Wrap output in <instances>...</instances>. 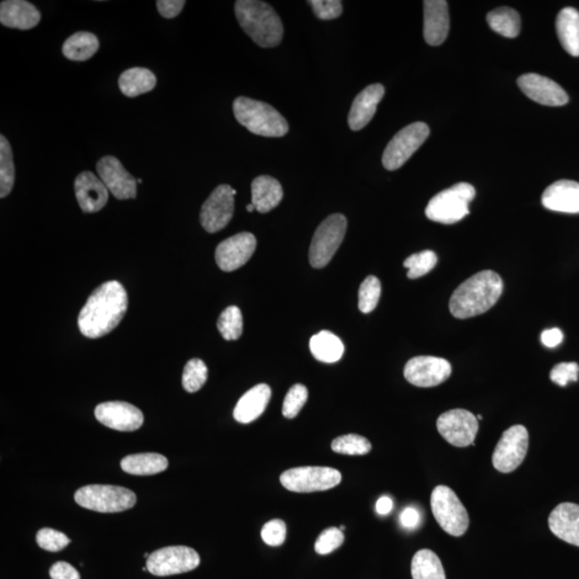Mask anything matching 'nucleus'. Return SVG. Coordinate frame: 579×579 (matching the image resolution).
<instances>
[{
	"label": "nucleus",
	"mask_w": 579,
	"mask_h": 579,
	"mask_svg": "<svg viewBox=\"0 0 579 579\" xmlns=\"http://www.w3.org/2000/svg\"><path fill=\"white\" fill-rule=\"evenodd\" d=\"M128 296L118 281H109L94 291L79 316V331L87 338H100L113 331L126 315Z\"/></svg>",
	"instance_id": "obj_1"
},
{
	"label": "nucleus",
	"mask_w": 579,
	"mask_h": 579,
	"mask_svg": "<svg viewBox=\"0 0 579 579\" xmlns=\"http://www.w3.org/2000/svg\"><path fill=\"white\" fill-rule=\"evenodd\" d=\"M503 292V281L493 270H482L462 283L450 300V311L457 318L483 315L496 305Z\"/></svg>",
	"instance_id": "obj_2"
},
{
	"label": "nucleus",
	"mask_w": 579,
	"mask_h": 579,
	"mask_svg": "<svg viewBox=\"0 0 579 579\" xmlns=\"http://www.w3.org/2000/svg\"><path fill=\"white\" fill-rule=\"evenodd\" d=\"M236 15L243 30L258 45L275 47L283 40V23L269 4L258 0H238Z\"/></svg>",
	"instance_id": "obj_3"
},
{
	"label": "nucleus",
	"mask_w": 579,
	"mask_h": 579,
	"mask_svg": "<svg viewBox=\"0 0 579 579\" xmlns=\"http://www.w3.org/2000/svg\"><path fill=\"white\" fill-rule=\"evenodd\" d=\"M236 119L253 135L280 137L288 134L289 125L283 115L272 105L247 97L233 103Z\"/></svg>",
	"instance_id": "obj_4"
},
{
	"label": "nucleus",
	"mask_w": 579,
	"mask_h": 579,
	"mask_svg": "<svg viewBox=\"0 0 579 579\" xmlns=\"http://www.w3.org/2000/svg\"><path fill=\"white\" fill-rule=\"evenodd\" d=\"M476 189L468 183H459L435 194L425 211L429 220L453 225L469 215V205L476 198Z\"/></svg>",
	"instance_id": "obj_5"
},
{
	"label": "nucleus",
	"mask_w": 579,
	"mask_h": 579,
	"mask_svg": "<svg viewBox=\"0 0 579 579\" xmlns=\"http://www.w3.org/2000/svg\"><path fill=\"white\" fill-rule=\"evenodd\" d=\"M79 507L99 513H120L136 506V497L128 488L113 485H88L74 495Z\"/></svg>",
	"instance_id": "obj_6"
},
{
	"label": "nucleus",
	"mask_w": 579,
	"mask_h": 579,
	"mask_svg": "<svg viewBox=\"0 0 579 579\" xmlns=\"http://www.w3.org/2000/svg\"><path fill=\"white\" fill-rule=\"evenodd\" d=\"M430 506L435 520L446 534L461 536L467 533L470 524L469 514L450 487H435L430 498Z\"/></svg>",
	"instance_id": "obj_7"
},
{
	"label": "nucleus",
	"mask_w": 579,
	"mask_h": 579,
	"mask_svg": "<svg viewBox=\"0 0 579 579\" xmlns=\"http://www.w3.org/2000/svg\"><path fill=\"white\" fill-rule=\"evenodd\" d=\"M348 221L342 214L328 216L318 227L310 249L312 268L322 269L331 262L347 232Z\"/></svg>",
	"instance_id": "obj_8"
},
{
	"label": "nucleus",
	"mask_w": 579,
	"mask_h": 579,
	"mask_svg": "<svg viewBox=\"0 0 579 579\" xmlns=\"http://www.w3.org/2000/svg\"><path fill=\"white\" fill-rule=\"evenodd\" d=\"M340 471L329 467H299L286 470L280 476L281 484L290 492H326L342 482Z\"/></svg>",
	"instance_id": "obj_9"
},
{
	"label": "nucleus",
	"mask_w": 579,
	"mask_h": 579,
	"mask_svg": "<svg viewBox=\"0 0 579 579\" xmlns=\"http://www.w3.org/2000/svg\"><path fill=\"white\" fill-rule=\"evenodd\" d=\"M429 132V127L425 123H413L398 132L382 156L384 167L389 171L401 168L427 140Z\"/></svg>",
	"instance_id": "obj_10"
},
{
	"label": "nucleus",
	"mask_w": 579,
	"mask_h": 579,
	"mask_svg": "<svg viewBox=\"0 0 579 579\" xmlns=\"http://www.w3.org/2000/svg\"><path fill=\"white\" fill-rule=\"evenodd\" d=\"M200 556L187 546H170L153 551L147 558L148 572L155 576H171L194 571L200 565Z\"/></svg>",
	"instance_id": "obj_11"
},
{
	"label": "nucleus",
	"mask_w": 579,
	"mask_h": 579,
	"mask_svg": "<svg viewBox=\"0 0 579 579\" xmlns=\"http://www.w3.org/2000/svg\"><path fill=\"white\" fill-rule=\"evenodd\" d=\"M529 448V434L523 425L503 433L492 454V465L501 474H511L523 464Z\"/></svg>",
	"instance_id": "obj_12"
},
{
	"label": "nucleus",
	"mask_w": 579,
	"mask_h": 579,
	"mask_svg": "<svg viewBox=\"0 0 579 579\" xmlns=\"http://www.w3.org/2000/svg\"><path fill=\"white\" fill-rule=\"evenodd\" d=\"M438 432L443 439L457 448H467L475 443L479 432V419L465 409H454L441 416L437 421Z\"/></svg>",
	"instance_id": "obj_13"
},
{
	"label": "nucleus",
	"mask_w": 579,
	"mask_h": 579,
	"mask_svg": "<svg viewBox=\"0 0 579 579\" xmlns=\"http://www.w3.org/2000/svg\"><path fill=\"white\" fill-rule=\"evenodd\" d=\"M236 194V190L228 185L218 186L212 191L200 214L201 225L206 232L216 233L228 225L235 214Z\"/></svg>",
	"instance_id": "obj_14"
},
{
	"label": "nucleus",
	"mask_w": 579,
	"mask_h": 579,
	"mask_svg": "<svg viewBox=\"0 0 579 579\" xmlns=\"http://www.w3.org/2000/svg\"><path fill=\"white\" fill-rule=\"evenodd\" d=\"M449 360L435 357H416L409 360L403 370L409 384L418 387H434L450 378Z\"/></svg>",
	"instance_id": "obj_15"
},
{
	"label": "nucleus",
	"mask_w": 579,
	"mask_h": 579,
	"mask_svg": "<svg viewBox=\"0 0 579 579\" xmlns=\"http://www.w3.org/2000/svg\"><path fill=\"white\" fill-rule=\"evenodd\" d=\"M257 248L256 236L243 232L223 241L216 249V262L223 272H233L245 265Z\"/></svg>",
	"instance_id": "obj_16"
},
{
	"label": "nucleus",
	"mask_w": 579,
	"mask_h": 579,
	"mask_svg": "<svg viewBox=\"0 0 579 579\" xmlns=\"http://www.w3.org/2000/svg\"><path fill=\"white\" fill-rule=\"evenodd\" d=\"M97 172L105 187L119 200L135 199L136 179L127 171L118 158L105 156L97 163Z\"/></svg>",
	"instance_id": "obj_17"
},
{
	"label": "nucleus",
	"mask_w": 579,
	"mask_h": 579,
	"mask_svg": "<svg viewBox=\"0 0 579 579\" xmlns=\"http://www.w3.org/2000/svg\"><path fill=\"white\" fill-rule=\"evenodd\" d=\"M95 417L104 426L120 432H135L145 423L140 409L124 401L101 403L95 408Z\"/></svg>",
	"instance_id": "obj_18"
},
{
	"label": "nucleus",
	"mask_w": 579,
	"mask_h": 579,
	"mask_svg": "<svg viewBox=\"0 0 579 579\" xmlns=\"http://www.w3.org/2000/svg\"><path fill=\"white\" fill-rule=\"evenodd\" d=\"M517 84L531 100L547 106H562L568 103V95L559 84L536 73L519 77Z\"/></svg>",
	"instance_id": "obj_19"
},
{
	"label": "nucleus",
	"mask_w": 579,
	"mask_h": 579,
	"mask_svg": "<svg viewBox=\"0 0 579 579\" xmlns=\"http://www.w3.org/2000/svg\"><path fill=\"white\" fill-rule=\"evenodd\" d=\"M450 14L444 0L424 2V38L429 45L438 46L448 38Z\"/></svg>",
	"instance_id": "obj_20"
},
{
	"label": "nucleus",
	"mask_w": 579,
	"mask_h": 579,
	"mask_svg": "<svg viewBox=\"0 0 579 579\" xmlns=\"http://www.w3.org/2000/svg\"><path fill=\"white\" fill-rule=\"evenodd\" d=\"M74 190L78 203L84 212H97L108 203V188L103 180L92 172L79 174L74 183Z\"/></svg>",
	"instance_id": "obj_21"
},
{
	"label": "nucleus",
	"mask_w": 579,
	"mask_h": 579,
	"mask_svg": "<svg viewBox=\"0 0 579 579\" xmlns=\"http://www.w3.org/2000/svg\"><path fill=\"white\" fill-rule=\"evenodd\" d=\"M542 204L552 211L579 214V183L558 180L546 188L542 195Z\"/></svg>",
	"instance_id": "obj_22"
},
{
	"label": "nucleus",
	"mask_w": 579,
	"mask_h": 579,
	"mask_svg": "<svg viewBox=\"0 0 579 579\" xmlns=\"http://www.w3.org/2000/svg\"><path fill=\"white\" fill-rule=\"evenodd\" d=\"M385 94L384 85L373 84L360 92L350 110L348 123L353 131L365 128L373 120L376 106Z\"/></svg>",
	"instance_id": "obj_23"
},
{
	"label": "nucleus",
	"mask_w": 579,
	"mask_h": 579,
	"mask_svg": "<svg viewBox=\"0 0 579 579\" xmlns=\"http://www.w3.org/2000/svg\"><path fill=\"white\" fill-rule=\"evenodd\" d=\"M549 525L552 534L568 544L579 547V506L561 503L550 515Z\"/></svg>",
	"instance_id": "obj_24"
},
{
	"label": "nucleus",
	"mask_w": 579,
	"mask_h": 579,
	"mask_svg": "<svg viewBox=\"0 0 579 579\" xmlns=\"http://www.w3.org/2000/svg\"><path fill=\"white\" fill-rule=\"evenodd\" d=\"M41 14L25 0H6L0 4V23L6 28L28 30L39 24Z\"/></svg>",
	"instance_id": "obj_25"
},
{
	"label": "nucleus",
	"mask_w": 579,
	"mask_h": 579,
	"mask_svg": "<svg viewBox=\"0 0 579 579\" xmlns=\"http://www.w3.org/2000/svg\"><path fill=\"white\" fill-rule=\"evenodd\" d=\"M272 397L268 385H258L243 395L233 412L238 423L249 424L262 416Z\"/></svg>",
	"instance_id": "obj_26"
},
{
	"label": "nucleus",
	"mask_w": 579,
	"mask_h": 579,
	"mask_svg": "<svg viewBox=\"0 0 579 579\" xmlns=\"http://www.w3.org/2000/svg\"><path fill=\"white\" fill-rule=\"evenodd\" d=\"M252 194L254 209L265 214L280 204L284 198V190L277 179L262 175L253 180Z\"/></svg>",
	"instance_id": "obj_27"
},
{
	"label": "nucleus",
	"mask_w": 579,
	"mask_h": 579,
	"mask_svg": "<svg viewBox=\"0 0 579 579\" xmlns=\"http://www.w3.org/2000/svg\"><path fill=\"white\" fill-rule=\"evenodd\" d=\"M560 44L571 56L579 57V12L572 7L562 9L556 20Z\"/></svg>",
	"instance_id": "obj_28"
},
{
	"label": "nucleus",
	"mask_w": 579,
	"mask_h": 579,
	"mask_svg": "<svg viewBox=\"0 0 579 579\" xmlns=\"http://www.w3.org/2000/svg\"><path fill=\"white\" fill-rule=\"evenodd\" d=\"M156 84L155 74L146 68L128 69L121 73L119 79L120 92L129 98H136L137 95L152 92Z\"/></svg>",
	"instance_id": "obj_29"
},
{
	"label": "nucleus",
	"mask_w": 579,
	"mask_h": 579,
	"mask_svg": "<svg viewBox=\"0 0 579 579\" xmlns=\"http://www.w3.org/2000/svg\"><path fill=\"white\" fill-rule=\"evenodd\" d=\"M121 469L134 476H153L161 474L169 467V461L161 454L145 453L125 457L120 462Z\"/></svg>",
	"instance_id": "obj_30"
},
{
	"label": "nucleus",
	"mask_w": 579,
	"mask_h": 579,
	"mask_svg": "<svg viewBox=\"0 0 579 579\" xmlns=\"http://www.w3.org/2000/svg\"><path fill=\"white\" fill-rule=\"evenodd\" d=\"M310 352L322 363H336L343 358L344 345L336 335L321 331L310 339Z\"/></svg>",
	"instance_id": "obj_31"
},
{
	"label": "nucleus",
	"mask_w": 579,
	"mask_h": 579,
	"mask_svg": "<svg viewBox=\"0 0 579 579\" xmlns=\"http://www.w3.org/2000/svg\"><path fill=\"white\" fill-rule=\"evenodd\" d=\"M99 50V40L92 33L79 31L65 41L62 45V53L68 60L74 62H84L92 58Z\"/></svg>",
	"instance_id": "obj_32"
},
{
	"label": "nucleus",
	"mask_w": 579,
	"mask_h": 579,
	"mask_svg": "<svg viewBox=\"0 0 579 579\" xmlns=\"http://www.w3.org/2000/svg\"><path fill=\"white\" fill-rule=\"evenodd\" d=\"M487 23L495 33L511 39L517 38L522 29L518 12L509 7L492 10L487 14Z\"/></svg>",
	"instance_id": "obj_33"
},
{
	"label": "nucleus",
	"mask_w": 579,
	"mask_h": 579,
	"mask_svg": "<svg viewBox=\"0 0 579 579\" xmlns=\"http://www.w3.org/2000/svg\"><path fill=\"white\" fill-rule=\"evenodd\" d=\"M411 574L413 579H446L443 562L430 550H421L414 555Z\"/></svg>",
	"instance_id": "obj_34"
},
{
	"label": "nucleus",
	"mask_w": 579,
	"mask_h": 579,
	"mask_svg": "<svg viewBox=\"0 0 579 579\" xmlns=\"http://www.w3.org/2000/svg\"><path fill=\"white\" fill-rule=\"evenodd\" d=\"M15 179L13 153L10 143L0 136V198H6L12 193Z\"/></svg>",
	"instance_id": "obj_35"
},
{
	"label": "nucleus",
	"mask_w": 579,
	"mask_h": 579,
	"mask_svg": "<svg viewBox=\"0 0 579 579\" xmlns=\"http://www.w3.org/2000/svg\"><path fill=\"white\" fill-rule=\"evenodd\" d=\"M221 336L226 340H237L243 334V316L240 308L227 307L223 310L217 323Z\"/></svg>",
	"instance_id": "obj_36"
},
{
	"label": "nucleus",
	"mask_w": 579,
	"mask_h": 579,
	"mask_svg": "<svg viewBox=\"0 0 579 579\" xmlns=\"http://www.w3.org/2000/svg\"><path fill=\"white\" fill-rule=\"evenodd\" d=\"M437 262L438 257L435 252L424 251L407 258L403 262V267L408 269V278L418 279L433 270Z\"/></svg>",
	"instance_id": "obj_37"
},
{
	"label": "nucleus",
	"mask_w": 579,
	"mask_h": 579,
	"mask_svg": "<svg viewBox=\"0 0 579 579\" xmlns=\"http://www.w3.org/2000/svg\"><path fill=\"white\" fill-rule=\"evenodd\" d=\"M332 450L343 455H366L371 451V443L362 435L350 434L335 439Z\"/></svg>",
	"instance_id": "obj_38"
},
{
	"label": "nucleus",
	"mask_w": 579,
	"mask_h": 579,
	"mask_svg": "<svg viewBox=\"0 0 579 579\" xmlns=\"http://www.w3.org/2000/svg\"><path fill=\"white\" fill-rule=\"evenodd\" d=\"M209 376L206 365L199 359L190 360L185 366L183 386L188 393H195L203 387Z\"/></svg>",
	"instance_id": "obj_39"
},
{
	"label": "nucleus",
	"mask_w": 579,
	"mask_h": 579,
	"mask_svg": "<svg viewBox=\"0 0 579 579\" xmlns=\"http://www.w3.org/2000/svg\"><path fill=\"white\" fill-rule=\"evenodd\" d=\"M381 296V283L375 276H368L360 286L359 308L363 313L376 310Z\"/></svg>",
	"instance_id": "obj_40"
},
{
	"label": "nucleus",
	"mask_w": 579,
	"mask_h": 579,
	"mask_svg": "<svg viewBox=\"0 0 579 579\" xmlns=\"http://www.w3.org/2000/svg\"><path fill=\"white\" fill-rule=\"evenodd\" d=\"M308 400V390L305 385H295L291 387L286 393L284 405L283 414L286 418H294L299 416L302 407Z\"/></svg>",
	"instance_id": "obj_41"
},
{
	"label": "nucleus",
	"mask_w": 579,
	"mask_h": 579,
	"mask_svg": "<svg viewBox=\"0 0 579 579\" xmlns=\"http://www.w3.org/2000/svg\"><path fill=\"white\" fill-rule=\"evenodd\" d=\"M36 540L37 544H38L42 550L52 552L61 551L63 549H66L71 542L65 534L51 528L39 530L38 534H37Z\"/></svg>",
	"instance_id": "obj_42"
},
{
	"label": "nucleus",
	"mask_w": 579,
	"mask_h": 579,
	"mask_svg": "<svg viewBox=\"0 0 579 579\" xmlns=\"http://www.w3.org/2000/svg\"><path fill=\"white\" fill-rule=\"evenodd\" d=\"M344 535L339 528L331 527L322 531L315 544L318 555H328L343 544Z\"/></svg>",
	"instance_id": "obj_43"
},
{
	"label": "nucleus",
	"mask_w": 579,
	"mask_h": 579,
	"mask_svg": "<svg viewBox=\"0 0 579 579\" xmlns=\"http://www.w3.org/2000/svg\"><path fill=\"white\" fill-rule=\"evenodd\" d=\"M262 540L269 546H280L286 538V525L284 520L273 519L263 525L261 531Z\"/></svg>",
	"instance_id": "obj_44"
},
{
	"label": "nucleus",
	"mask_w": 579,
	"mask_h": 579,
	"mask_svg": "<svg viewBox=\"0 0 579 579\" xmlns=\"http://www.w3.org/2000/svg\"><path fill=\"white\" fill-rule=\"evenodd\" d=\"M308 4L316 17L323 21L337 19L343 13V3L339 0H310Z\"/></svg>",
	"instance_id": "obj_45"
},
{
	"label": "nucleus",
	"mask_w": 579,
	"mask_h": 579,
	"mask_svg": "<svg viewBox=\"0 0 579 579\" xmlns=\"http://www.w3.org/2000/svg\"><path fill=\"white\" fill-rule=\"evenodd\" d=\"M579 366L576 363L557 364L550 371V380L554 384L565 387L568 382L578 380Z\"/></svg>",
	"instance_id": "obj_46"
},
{
	"label": "nucleus",
	"mask_w": 579,
	"mask_h": 579,
	"mask_svg": "<svg viewBox=\"0 0 579 579\" xmlns=\"http://www.w3.org/2000/svg\"><path fill=\"white\" fill-rule=\"evenodd\" d=\"M185 4L184 0H159L157 8L163 18L173 19L182 12Z\"/></svg>",
	"instance_id": "obj_47"
},
{
	"label": "nucleus",
	"mask_w": 579,
	"mask_h": 579,
	"mask_svg": "<svg viewBox=\"0 0 579 579\" xmlns=\"http://www.w3.org/2000/svg\"><path fill=\"white\" fill-rule=\"evenodd\" d=\"M50 576L51 579H81L77 568L63 561L56 562L52 566Z\"/></svg>",
	"instance_id": "obj_48"
},
{
	"label": "nucleus",
	"mask_w": 579,
	"mask_h": 579,
	"mask_svg": "<svg viewBox=\"0 0 579 579\" xmlns=\"http://www.w3.org/2000/svg\"><path fill=\"white\" fill-rule=\"evenodd\" d=\"M401 524L403 528L416 529L421 524V515H419L417 509L408 507L401 514Z\"/></svg>",
	"instance_id": "obj_49"
},
{
	"label": "nucleus",
	"mask_w": 579,
	"mask_h": 579,
	"mask_svg": "<svg viewBox=\"0 0 579 579\" xmlns=\"http://www.w3.org/2000/svg\"><path fill=\"white\" fill-rule=\"evenodd\" d=\"M541 342L546 348H556L563 342V333L556 327L545 329L541 335Z\"/></svg>",
	"instance_id": "obj_50"
},
{
	"label": "nucleus",
	"mask_w": 579,
	"mask_h": 579,
	"mask_svg": "<svg viewBox=\"0 0 579 579\" xmlns=\"http://www.w3.org/2000/svg\"><path fill=\"white\" fill-rule=\"evenodd\" d=\"M393 508H394V502H393L392 499L387 496L381 497L376 503V511L379 515H382V517L390 514Z\"/></svg>",
	"instance_id": "obj_51"
},
{
	"label": "nucleus",
	"mask_w": 579,
	"mask_h": 579,
	"mask_svg": "<svg viewBox=\"0 0 579 579\" xmlns=\"http://www.w3.org/2000/svg\"><path fill=\"white\" fill-rule=\"evenodd\" d=\"M254 210H256V209H254V206H253L252 203L247 205V211H248L249 212H252Z\"/></svg>",
	"instance_id": "obj_52"
},
{
	"label": "nucleus",
	"mask_w": 579,
	"mask_h": 579,
	"mask_svg": "<svg viewBox=\"0 0 579 579\" xmlns=\"http://www.w3.org/2000/svg\"><path fill=\"white\" fill-rule=\"evenodd\" d=\"M136 183H137V184H141V183H143V180H142L141 178L136 179Z\"/></svg>",
	"instance_id": "obj_53"
},
{
	"label": "nucleus",
	"mask_w": 579,
	"mask_h": 579,
	"mask_svg": "<svg viewBox=\"0 0 579 579\" xmlns=\"http://www.w3.org/2000/svg\"><path fill=\"white\" fill-rule=\"evenodd\" d=\"M339 529L343 531L345 529V527H344V525H342V527H340Z\"/></svg>",
	"instance_id": "obj_54"
},
{
	"label": "nucleus",
	"mask_w": 579,
	"mask_h": 579,
	"mask_svg": "<svg viewBox=\"0 0 579 579\" xmlns=\"http://www.w3.org/2000/svg\"><path fill=\"white\" fill-rule=\"evenodd\" d=\"M145 558H148V557H150V555H148L147 552H146V554L145 555Z\"/></svg>",
	"instance_id": "obj_55"
}]
</instances>
